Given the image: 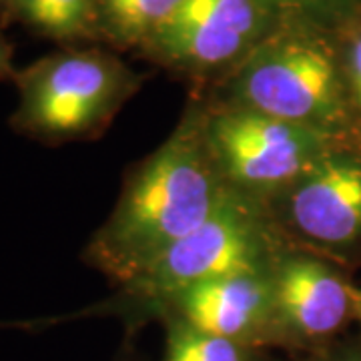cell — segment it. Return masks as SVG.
<instances>
[{
    "instance_id": "cell-1",
    "label": "cell",
    "mask_w": 361,
    "mask_h": 361,
    "mask_svg": "<svg viewBox=\"0 0 361 361\" xmlns=\"http://www.w3.org/2000/svg\"><path fill=\"white\" fill-rule=\"evenodd\" d=\"M229 191L207 142L203 101H193L167 141L127 175L82 261L125 287L201 227Z\"/></svg>"
},
{
    "instance_id": "cell-2",
    "label": "cell",
    "mask_w": 361,
    "mask_h": 361,
    "mask_svg": "<svg viewBox=\"0 0 361 361\" xmlns=\"http://www.w3.org/2000/svg\"><path fill=\"white\" fill-rule=\"evenodd\" d=\"M211 99L349 139V103L337 32L279 23L241 65L213 85Z\"/></svg>"
},
{
    "instance_id": "cell-3",
    "label": "cell",
    "mask_w": 361,
    "mask_h": 361,
    "mask_svg": "<svg viewBox=\"0 0 361 361\" xmlns=\"http://www.w3.org/2000/svg\"><path fill=\"white\" fill-rule=\"evenodd\" d=\"M18 103L14 133L42 145L101 137L141 89L142 75L103 44L61 47L14 77Z\"/></svg>"
},
{
    "instance_id": "cell-4",
    "label": "cell",
    "mask_w": 361,
    "mask_h": 361,
    "mask_svg": "<svg viewBox=\"0 0 361 361\" xmlns=\"http://www.w3.org/2000/svg\"><path fill=\"white\" fill-rule=\"evenodd\" d=\"M289 245L267 203L231 189L201 227L125 285V291L161 307L175 293L201 281L269 273Z\"/></svg>"
},
{
    "instance_id": "cell-5",
    "label": "cell",
    "mask_w": 361,
    "mask_h": 361,
    "mask_svg": "<svg viewBox=\"0 0 361 361\" xmlns=\"http://www.w3.org/2000/svg\"><path fill=\"white\" fill-rule=\"evenodd\" d=\"M205 135L233 191L269 203L349 139L307 129L245 106L207 99Z\"/></svg>"
},
{
    "instance_id": "cell-6",
    "label": "cell",
    "mask_w": 361,
    "mask_h": 361,
    "mask_svg": "<svg viewBox=\"0 0 361 361\" xmlns=\"http://www.w3.org/2000/svg\"><path fill=\"white\" fill-rule=\"evenodd\" d=\"M277 25L263 0H183L141 54L175 75L215 85Z\"/></svg>"
},
{
    "instance_id": "cell-7",
    "label": "cell",
    "mask_w": 361,
    "mask_h": 361,
    "mask_svg": "<svg viewBox=\"0 0 361 361\" xmlns=\"http://www.w3.org/2000/svg\"><path fill=\"white\" fill-rule=\"evenodd\" d=\"M336 145L267 203L291 245L315 255H348L361 245V153Z\"/></svg>"
},
{
    "instance_id": "cell-8",
    "label": "cell",
    "mask_w": 361,
    "mask_h": 361,
    "mask_svg": "<svg viewBox=\"0 0 361 361\" xmlns=\"http://www.w3.org/2000/svg\"><path fill=\"white\" fill-rule=\"evenodd\" d=\"M271 281L283 341H322L353 317V285L327 257L289 245Z\"/></svg>"
},
{
    "instance_id": "cell-9",
    "label": "cell",
    "mask_w": 361,
    "mask_h": 361,
    "mask_svg": "<svg viewBox=\"0 0 361 361\" xmlns=\"http://www.w3.org/2000/svg\"><path fill=\"white\" fill-rule=\"evenodd\" d=\"M271 271L195 283L167 299L161 310L167 311L169 317H179L197 329L249 348L283 341Z\"/></svg>"
},
{
    "instance_id": "cell-10",
    "label": "cell",
    "mask_w": 361,
    "mask_h": 361,
    "mask_svg": "<svg viewBox=\"0 0 361 361\" xmlns=\"http://www.w3.org/2000/svg\"><path fill=\"white\" fill-rule=\"evenodd\" d=\"M0 14L61 47L101 44L97 0H6Z\"/></svg>"
},
{
    "instance_id": "cell-11",
    "label": "cell",
    "mask_w": 361,
    "mask_h": 361,
    "mask_svg": "<svg viewBox=\"0 0 361 361\" xmlns=\"http://www.w3.org/2000/svg\"><path fill=\"white\" fill-rule=\"evenodd\" d=\"M183 0H97L99 40L111 51H141Z\"/></svg>"
},
{
    "instance_id": "cell-12",
    "label": "cell",
    "mask_w": 361,
    "mask_h": 361,
    "mask_svg": "<svg viewBox=\"0 0 361 361\" xmlns=\"http://www.w3.org/2000/svg\"><path fill=\"white\" fill-rule=\"evenodd\" d=\"M165 361H255L253 348L227 337L207 334L179 317H169Z\"/></svg>"
},
{
    "instance_id": "cell-13",
    "label": "cell",
    "mask_w": 361,
    "mask_h": 361,
    "mask_svg": "<svg viewBox=\"0 0 361 361\" xmlns=\"http://www.w3.org/2000/svg\"><path fill=\"white\" fill-rule=\"evenodd\" d=\"M279 23H305L341 30L361 14V0H263Z\"/></svg>"
},
{
    "instance_id": "cell-14",
    "label": "cell",
    "mask_w": 361,
    "mask_h": 361,
    "mask_svg": "<svg viewBox=\"0 0 361 361\" xmlns=\"http://www.w3.org/2000/svg\"><path fill=\"white\" fill-rule=\"evenodd\" d=\"M337 44L349 103L355 115L361 116V14L337 30Z\"/></svg>"
},
{
    "instance_id": "cell-15",
    "label": "cell",
    "mask_w": 361,
    "mask_h": 361,
    "mask_svg": "<svg viewBox=\"0 0 361 361\" xmlns=\"http://www.w3.org/2000/svg\"><path fill=\"white\" fill-rule=\"evenodd\" d=\"M18 68L14 66V49L0 30V80H14Z\"/></svg>"
},
{
    "instance_id": "cell-16",
    "label": "cell",
    "mask_w": 361,
    "mask_h": 361,
    "mask_svg": "<svg viewBox=\"0 0 361 361\" xmlns=\"http://www.w3.org/2000/svg\"><path fill=\"white\" fill-rule=\"evenodd\" d=\"M353 317L361 322V289L353 287Z\"/></svg>"
},
{
    "instance_id": "cell-17",
    "label": "cell",
    "mask_w": 361,
    "mask_h": 361,
    "mask_svg": "<svg viewBox=\"0 0 361 361\" xmlns=\"http://www.w3.org/2000/svg\"><path fill=\"white\" fill-rule=\"evenodd\" d=\"M336 361H361V355H345V357H339Z\"/></svg>"
},
{
    "instance_id": "cell-18",
    "label": "cell",
    "mask_w": 361,
    "mask_h": 361,
    "mask_svg": "<svg viewBox=\"0 0 361 361\" xmlns=\"http://www.w3.org/2000/svg\"><path fill=\"white\" fill-rule=\"evenodd\" d=\"M4 2H6V0H0V8H2V6H4Z\"/></svg>"
}]
</instances>
